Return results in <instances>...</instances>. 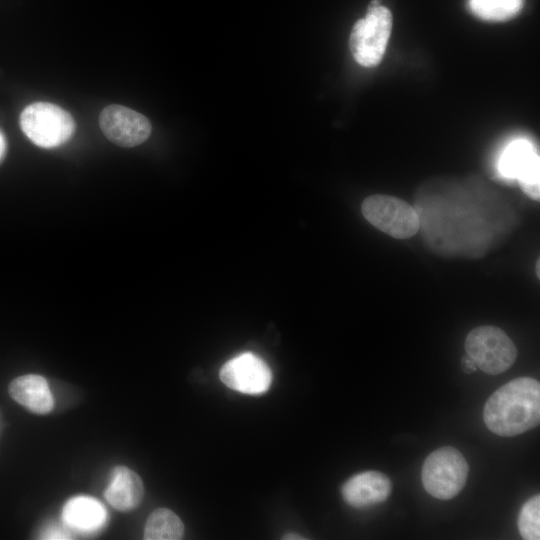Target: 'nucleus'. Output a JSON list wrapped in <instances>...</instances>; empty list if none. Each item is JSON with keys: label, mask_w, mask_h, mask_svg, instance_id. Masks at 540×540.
I'll use <instances>...</instances> for the list:
<instances>
[{"label": "nucleus", "mask_w": 540, "mask_h": 540, "mask_svg": "<svg viewBox=\"0 0 540 540\" xmlns=\"http://www.w3.org/2000/svg\"><path fill=\"white\" fill-rule=\"evenodd\" d=\"M539 155L526 139L511 142L502 153L498 169L502 176L517 179L523 192L533 200H539Z\"/></svg>", "instance_id": "0eeeda50"}, {"label": "nucleus", "mask_w": 540, "mask_h": 540, "mask_svg": "<svg viewBox=\"0 0 540 540\" xmlns=\"http://www.w3.org/2000/svg\"><path fill=\"white\" fill-rule=\"evenodd\" d=\"M461 362L463 370L467 373L475 372L478 369L474 361L468 355L463 357Z\"/></svg>", "instance_id": "a211bd4d"}, {"label": "nucleus", "mask_w": 540, "mask_h": 540, "mask_svg": "<svg viewBox=\"0 0 540 540\" xmlns=\"http://www.w3.org/2000/svg\"><path fill=\"white\" fill-rule=\"evenodd\" d=\"M283 539H287V540H296V539H305L304 537L300 536V535H297V534H294V533H291V534H286Z\"/></svg>", "instance_id": "aec40b11"}, {"label": "nucleus", "mask_w": 540, "mask_h": 540, "mask_svg": "<svg viewBox=\"0 0 540 540\" xmlns=\"http://www.w3.org/2000/svg\"><path fill=\"white\" fill-rule=\"evenodd\" d=\"M10 396L36 414H47L53 409V396L48 383L40 375L17 377L9 385Z\"/></svg>", "instance_id": "f8f14e48"}, {"label": "nucleus", "mask_w": 540, "mask_h": 540, "mask_svg": "<svg viewBox=\"0 0 540 540\" xmlns=\"http://www.w3.org/2000/svg\"><path fill=\"white\" fill-rule=\"evenodd\" d=\"M20 126L25 135L42 148L62 145L75 129L70 113L48 102H35L27 106L20 115Z\"/></svg>", "instance_id": "20e7f679"}, {"label": "nucleus", "mask_w": 540, "mask_h": 540, "mask_svg": "<svg viewBox=\"0 0 540 540\" xmlns=\"http://www.w3.org/2000/svg\"><path fill=\"white\" fill-rule=\"evenodd\" d=\"M392 491L390 479L379 471H365L349 478L342 486L344 501L354 508H367L387 500Z\"/></svg>", "instance_id": "9d476101"}, {"label": "nucleus", "mask_w": 540, "mask_h": 540, "mask_svg": "<svg viewBox=\"0 0 540 540\" xmlns=\"http://www.w3.org/2000/svg\"><path fill=\"white\" fill-rule=\"evenodd\" d=\"M483 418L486 427L502 437H513L538 426L539 382L520 377L504 384L488 398Z\"/></svg>", "instance_id": "f257e3e1"}, {"label": "nucleus", "mask_w": 540, "mask_h": 540, "mask_svg": "<svg viewBox=\"0 0 540 540\" xmlns=\"http://www.w3.org/2000/svg\"><path fill=\"white\" fill-rule=\"evenodd\" d=\"M469 466L456 448L445 446L433 451L422 466V484L426 492L441 500H448L464 488Z\"/></svg>", "instance_id": "f03ea898"}, {"label": "nucleus", "mask_w": 540, "mask_h": 540, "mask_svg": "<svg viewBox=\"0 0 540 540\" xmlns=\"http://www.w3.org/2000/svg\"><path fill=\"white\" fill-rule=\"evenodd\" d=\"M219 377L227 387L253 395L266 392L272 382L269 366L251 352H244L229 359L221 367Z\"/></svg>", "instance_id": "6e6552de"}, {"label": "nucleus", "mask_w": 540, "mask_h": 540, "mask_svg": "<svg viewBox=\"0 0 540 540\" xmlns=\"http://www.w3.org/2000/svg\"><path fill=\"white\" fill-rule=\"evenodd\" d=\"M392 31V14L385 6L368 8L366 16L353 25L349 48L355 61L363 67L378 65Z\"/></svg>", "instance_id": "7ed1b4c3"}, {"label": "nucleus", "mask_w": 540, "mask_h": 540, "mask_svg": "<svg viewBox=\"0 0 540 540\" xmlns=\"http://www.w3.org/2000/svg\"><path fill=\"white\" fill-rule=\"evenodd\" d=\"M106 138L121 147H135L148 139L150 121L142 114L121 105L104 108L99 117Z\"/></svg>", "instance_id": "1a4fd4ad"}, {"label": "nucleus", "mask_w": 540, "mask_h": 540, "mask_svg": "<svg viewBox=\"0 0 540 540\" xmlns=\"http://www.w3.org/2000/svg\"><path fill=\"white\" fill-rule=\"evenodd\" d=\"M5 152V140L3 135L0 133V160L2 159Z\"/></svg>", "instance_id": "6ab92c4d"}, {"label": "nucleus", "mask_w": 540, "mask_h": 540, "mask_svg": "<svg viewBox=\"0 0 540 540\" xmlns=\"http://www.w3.org/2000/svg\"><path fill=\"white\" fill-rule=\"evenodd\" d=\"M464 346L477 368L490 375L505 372L517 357V348L513 341L502 329L492 325L471 330Z\"/></svg>", "instance_id": "39448f33"}, {"label": "nucleus", "mask_w": 540, "mask_h": 540, "mask_svg": "<svg viewBox=\"0 0 540 540\" xmlns=\"http://www.w3.org/2000/svg\"><path fill=\"white\" fill-rule=\"evenodd\" d=\"M518 529L525 540L540 539V497L535 495L527 500L518 515Z\"/></svg>", "instance_id": "dca6fc26"}, {"label": "nucleus", "mask_w": 540, "mask_h": 540, "mask_svg": "<svg viewBox=\"0 0 540 540\" xmlns=\"http://www.w3.org/2000/svg\"><path fill=\"white\" fill-rule=\"evenodd\" d=\"M144 495L141 478L125 466L114 468L105 498L115 509L129 511L139 505Z\"/></svg>", "instance_id": "ddd939ff"}, {"label": "nucleus", "mask_w": 540, "mask_h": 540, "mask_svg": "<svg viewBox=\"0 0 540 540\" xmlns=\"http://www.w3.org/2000/svg\"><path fill=\"white\" fill-rule=\"evenodd\" d=\"M523 0H470V10L487 21H505L519 13Z\"/></svg>", "instance_id": "2eb2a0df"}, {"label": "nucleus", "mask_w": 540, "mask_h": 540, "mask_svg": "<svg viewBox=\"0 0 540 540\" xmlns=\"http://www.w3.org/2000/svg\"><path fill=\"white\" fill-rule=\"evenodd\" d=\"M65 525L80 533H93L107 522L105 507L95 498L77 496L69 499L63 507Z\"/></svg>", "instance_id": "9b49d317"}, {"label": "nucleus", "mask_w": 540, "mask_h": 540, "mask_svg": "<svg viewBox=\"0 0 540 540\" xmlns=\"http://www.w3.org/2000/svg\"><path fill=\"white\" fill-rule=\"evenodd\" d=\"M184 533L181 519L171 510L160 508L147 519L144 529L146 540H178Z\"/></svg>", "instance_id": "4468645a"}, {"label": "nucleus", "mask_w": 540, "mask_h": 540, "mask_svg": "<svg viewBox=\"0 0 540 540\" xmlns=\"http://www.w3.org/2000/svg\"><path fill=\"white\" fill-rule=\"evenodd\" d=\"M41 538L44 539H68L71 538L69 533L58 527L49 528L45 533H42Z\"/></svg>", "instance_id": "f3484780"}, {"label": "nucleus", "mask_w": 540, "mask_h": 540, "mask_svg": "<svg viewBox=\"0 0 540 540\" xmlns=\"http://www.w3.org/2000/svg\"><path fill=\"white\" fill-rule=\"evenodd\" d=\"M380 5H381L380 0H371L368 8H374V7H378Z\"/></svg>", "instance_id": "412c9836"}, {"label": "nucleus", "mask_w": 540, "mask_h": 540, "mask_svg": "<svg viewBox=\"0 0 540 540\" xmlns=\"http://www.w3.org/2000/svg\"><path fill=\"white\" fill-rule=\"evenodd\" d=\"M539 264H540V262H539V260H537V263H536V265H537V267H536V273H537V277H538V278H539Z\"/></svg>", "instance_id": "4be33fe9"}, {"label": "nucleus", "mask_w": 540, "mask_h": 540, "mask_svg": "<svg viewBox=\"0 0 540 540\" xmlns=\"http://www.w3.org/2000/svg\"><path fill=\"white\" fill-rule=\"evenodd\" d=\"M361 211L371 225L396 239L410 238L420 228L416 210L406 201L394 196H368L362 202Z\"/></svg>", "instance_id": "423d86ee"}]
</instances>
